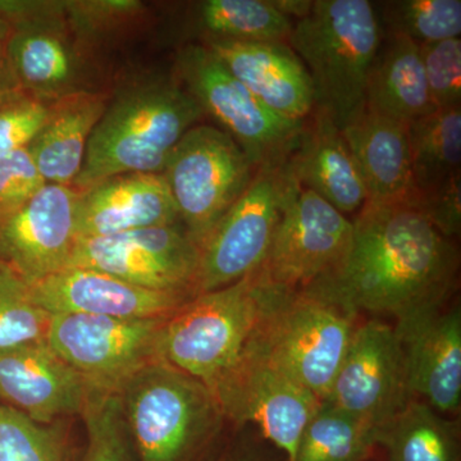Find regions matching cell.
Returning a JSON list of instances; mask_svg holds the SVG:
<instances>
[{
    "label": "cell",
    "mask_w": 461,
    "mask_h": 461,
    "mask_svg": "<svg viewBox=\"0 0 461 461\" xmlns=\"http://www.w3.org/2000/svg\"><path fill=\"white\" fill-rule=\"evenodd\" d=\"M353 227L344 263L305 290L350 313L366 312L393 321L453 299L459 250L420 209L366 203L355 215Z\"/></svg>",
    "instance_id": "cell-1"
},
{
    "label": "cell",
    "mask_w": 461,
    "mask_h": 461,
    "mask_svg": "<svg viewBox=\"0 0 461 461\" xmlns=\"http://www.w3.org/2000/svg\"><path fill=\"white\" fill-rule=\"evenodd\" d=\"M205 117L177 78L154 77L109 100L91 133L74 189L124 173H162L173 148Z\"/></svg>",
    "instance_id": "cell-2"
},
{
    "label": "cell",
    "mask_w": 461,
    "mask_h": 461,
    "mask_svg": "<svg viewBox=\"0 0 461 461\" xmlns=\"http://www.w3.org/2000/svg\"><path fill=\"white\" fill-rule=\"evenodd\" d=\"M133 454L139 461H209L226 444L224 418L199 379L158 359L120 390Z\"/></svg>",
    "instance_id": "cell-3"
},
{
    "label": "cell",
    "mask_w": 461,
    "mask_h": 461,
    "mask_svg": "<svg viewBox=\"0 0 461 461\" xmlns=\"http://www.w3.org/2000/svg\"><path fill=\"white\" fill-rule=\"evenodd\" d=\"M382 35L377 5L368 0H314L311 14L293 25L288 45L311 76L313 112L339 130L366 107Z\"/></svg>",
    "instance_id": "cell-4"
},
{
    "label": "cell",
    "mask_w": 461,
    "mask_h": 461,
    "mask_svg": "<svg viewBox=\"0 0 461 461\" xmlns=\"http://www.w3.org/2000/svg\"><path fill=\"white\" fill-rule=\"evenodd\" d=\"M284 291L267 280L259 267L235 284L194 296L163 321L158 357L211 390Z\"/></svg>",
    "instance_id": "cell-5"
},
{
    "label": "cell",
    "mask_w": 461,
    "mask_h": 461,
    "mask_svg": "<svg viewBox=\"0 0 461 461\" xmlns=\"http://www.w3.org/2000/svg\"><path fill=\"white\" fill-rule=\"evenodd\" d=\"M5 56L21 90L50 104L96 89L99 58L76 35L65 0H0Z\"/></svg>",
    "instance_id": "cell-6"
},
{
    "label": "cell",
    "mask_w": 461,
    "mask_h": 461,
    "mask_svg": "<svg viewBox=\"0 0 461 461\" xmlns=\"http://www.w3.org/2000/svg\"><path fill=\"white\" fill-rule=\"evenodd\" d=\"M357 318L313 291H284L253 341L276 366L324 402Z\"/></svg>",
    "instance_id": "cell-7"
},
{
    "label": "cell",
    "mask_w": 461,
    "mask_h": 461,
    "mask_svg": "<svg viewBox=\"0 0 461 461\" xmlns=\"http://www.w3.org/2000/svg\"><path fill=\"white\" fill-rule=\"evenodd\" d=\"M176 78L205 115L229 133L256 169L280 166L296 148L304 122L287 120L263 105L213 51L189 42L176 57Z\"/></svg>",
    "instance_id": "cell-8"
},
{
    "label": "cell",
    "mask_w": 461,
    "mask_h": 461,
    "mask_svg": "<svg viewBox=\"0 0 461 461\" xmlns=\"http://www.w3.org/2000/svg\"><path fill=\"white\" fill-rule=\"evenodd\" d=\"M256 167L232 138L211 124H196L182 136L162 175L185 230L196 247L238 202Z\"/></svg>",
    "instance_id": "cell-9"
},
{
    "label": "cell",
    "mask_w": 461,
    "mask_h": 461,
    "mask_svg": "<svg viewBox=\"0 0 461 461\" xmlns=\"http://www.w3.org/2000/svg\"><path fill=\"white\" fill-rule=\"evenodd\" d=\"M211 391L233 429L254 427L286 461L295 459L300 437L321 403L276 366L253 339Z\"/></svg>",
    "instance_id": "cell-10"
},
{
    "label": "cell",
    "mask_w": 461,
    "mask_h": 461,
    "mask_svg": "<svg viewBox=\"0 0 461 461\" xmlns=\"http://www.w3.org/2000/svg\"><path fill=\"white\" fill-rule=\"evenodd\" d=\"M291 182L286 163L257 169L248 189L199 248L196 295L235 284L262 266Z\"/></svg>",
    "instance_id": "cell-11"
},
{
    "label": "cell",
    "mask_w": 461,
    "mask_h": 461,
    "mask_svg": "<svg viewBox=\"0 0 461 461\" xmlns=\"http://www.w3.org/2000/svg\"><path fill=\"white\" fill-rule=\"evenodd\" d=\"M353 221L295 180L260 269L282 290L303 291L336 271L353 241Z\"/></svg>",
    "instance_id": "cell-12"
},
{
    "label": "cell",
    "mask_w": 461,
    "mask_h": 461,
    "mask_svg": "<svg viewBox=\"0 0 461 461\" xmlns=\"http://www.w3.org/2000/svg\"><path fill=\"white\" fill-rule=\"evenodd\" d=\"M166 320L51 314L45 342L91 388L120 393L136 373L159 359L158 338Z\"/></svg>",
    "instance_id": "cell-13"
},
{
    "label": "cell",
    "mask_w": 461,
    "mask_h": 461,
    "mask_svg": "<svg viewBox=\"0 0 461 461\" xmlns=\"http://www.w3.org/2000/svg\"><path fill=\"white\" fill-rule=\"evenodd\" d=\"M199 248L182 224L78 238L67 267L109 273L149 290L196 295Z\"/></svg>",
    "instance_id": "cell-14"
},
{
    "label": "cell",
    "mask_w": 461,
    "mask_h": 461,
    "mask_svg": "<svg viewBox=\"0 0 461 461\" xmlns=\"http://www.w3.org/2000/svg\"><path fill=\"white\" fill-rule=\"evenodd\" d=\"M415 399L393 324L359 321L326 403L377 430Z\"/></svg>",
    "instance_id": "cell-15"
},
{
    "label": "cell",
    "mask_w": 461,
    "mask_h": 461,
    "mask_svg": "<svg viewBox=\"0 0 461 461\" xmlns=\"http://www.w3.org/2000/svg\"><path fill=\"white\" fill-rule=\"evenodd\" d=\"M451 300L402 315L393 326L411 395L460 420L461 308Z\"/></svg>",
    "instance_id": "cell-16"
},
{
    "label": "cell",
    "mask_w": 461,
    "mask_h": 461,
    "mask_svg": "<svg viewBox=\"0 0 461 461\" xmlns=\"http://www.w3.org/2000/svg\"><path fill=\"white\" fill-rule=\"evenodd\" d=\"M77 199L72 186H41L0 221V263L29 285L66 268L77 240Z\"/></svg>",
    "instance_id": "cell-17"
},
{
    "label": "cell",
    "mask_w": 461,
    "mask_h": 461,
    "mask_svg": "<svg viewBox=\"0 0 461 461\" xmlns=\"http://www.w3.org/2000/svg\"><path fill=\"white\" fill-rule=\"evenodd\" d=\"M29 286L33 302L50 315L76 313L118 320H166L196 296L149 290L85 267H67Z\"/></svg>",
    "instance_id": "cell-18"
},
{
    "label": "cell",
    "mask_w": 461,
    "mask_h": 461,
    "mask_svg": "<svg viewBox=\"0 0 461 461\" xmlns=\"http://www.w3.org/2000/svg\"><path fill=\"white\" fill-rule=\"evenodd\" d=\"M90 390L45 341L0 350V403L38 423L81 414Z\"/></svg>",
    "instance_id": "cell-19"
},
{
    "label": "cell",
    "mask_w": 461,
    "mask_h": 461,
    "mask_svg": "<svg viewBox=\"0 0 461 461\" xmlns=\"http://www.w3.org/2000/svg\"><path fill=\"white\" fill-rule=\"evenodd\" d=\"M263 105L287 120L304 122L314 111L311 76L285 41L199 42Z\"/></svg>",
    "instance_id": "cell-20"
},
{
    "label": "cell",
    "mask_w": 461,
    "mask_h": 461,
    "mask_svg": "<svg viewBox=\"0 0 461 461\" xmlns=\"http://www.w3.org/2000/svg\"><path fill=\"white\" fill-rule=\"evenodd\" d=\"M172 224L180 215L162 173H124L78 191L77 239Z\"/></svg>",
    "instance_id": "cell-21"
},
{
    "label": "cell",
    "mask_w": 461,
    "mask_h": 461,
    "mask_svg": "<svg viewBox=\"0 0 461 461\" xmlns=\"http://www.w3.org/2000/svg\"><path fill=\"white\" fill-rule=\"evenodd\" d=\"M294 180L314 191L342 214L357 215L368 202L366 184L341 130L312 113L286 160Z\"/></svg>",
    "instance_id": "cell-22"
},
{
    "label": "cell",
    "mask_w": 461,
    "mask_h": 461,
    "mask_svg": "<svg viewBox=\"0 0 461 461\" xmlns=\"http://www.w3.org/2000/svg\"><path fill=\"white\" fill-rule=\"evenodd\" d=\"M346 144L362 173L368 204L414 205L408 124L397 122L364 107L341 130Z\"/></svg>",
    "instance_id": "cell-23"
},
{
    "label": "cell",
    "mask_w": 461,
    "mask_h": 461,
    "mask_svg": "<svg viewBox=\"0 0 461 461\" xmlns=\"http://www.w3.org/2000/svg\"><path fill=\"white\" fill-rule=\"evenodd\" d=\"M111 100L105 91H81L54 100L27 150L47 184L74 186L87 144Z\"/></svg>",
    "instance_id": "cell-24"
},
{
    "label": "cell",
    "mask_w": 461,
    "mask_h": 461,
    "mask_svg": "<svg viewBox=\"0 0 461 461\" xmlns=\"http://www.w3.org/2000/svg\"><path fill=\"white\" fill-rule=\"evenodd\" d=\"M366 107L405 124L435 111L420 45L403 36L384 32L369 69Z\"/></svg>",
    "instance_id": "cell-25"
},
{
    "label": "cell",
    "mask_w": 461,
    "mask_h": 461,
    "mask_svg": "<svg viewBox=\"0 0 461 461\" xmlns=\"http://www.w3.org/2000/svg\"><path fill=\"white\" fill-rule=\"evenodd\" d=\"M384 461H461L460 420L412 399L375 435Z\"/></svg>",
    "instance_id": "cell-26"
},
{
    "label": "cell",
    "mask_w": 461,
    "mask_h": 461,
    "mask_svg": "<svg viewBox=\"0 0 461 461\" xmlns=\"http://www.w3.org/2000/svg\"><path fill=\"white\" fill-rule=\"evenodd\" d=\"M189 20L199 42H288L294 25L268 0H202L191 3Z\"/></svg>",
    "instance_id": "cell-27"
},
{
    "label": "cell",
    "mask_w": 461,
    "mask_h": 461,
    "mask_svg": "<svg viewBox=\"0 0 461 461\" xmlns=\"http://www.w3.org/2000/svg\"><path fill=\"white\" fill-rule=\"evenodd\" d=\"M417 195L461 175V107L435 109L408 124Z\"/></svg>",
    "instance_id": "cell-28"
},
{
    "label": "cell",
    "mask_w": 461,
    "mask_h": 461,
    "mask_svg": "<svg viewBox=\"0 0 461 461\" xmlns=\"http://www.w3.org/2000/svg\"><path fill=\"white\" fill-rule=\"evenodd\" d=\"M377 454L371 427L321 402L300 437L294 461H366Z\"/></svg>",
    "instance_id": "cell-29"
},
{
    "label": "cell",
    "mask_w": 461,
    "mask_h": 461,
    "mask_svg": "<svg viewBox=\"0 0 461 461\" xmlns=\"http://www.w3.org/2000/svg\"><path fill=\"white\" fill-rule=\"evenodd\" d=\"M384 32L415 44L460 38V0H390L377 5Z\"/></svg>",
    "instance_id": "cell-30"
},
{
    "label": "cell",
    "mask_w": 461,
    "mask_h": 461,
    "mask_svg": "<svg viewBox=\"0 0 461 461\" xmlns=\"http://www.w3.org/2000/svg\"><path fill=\"white\" fill-rule=\"evenodd\" d=\"M65 5L76 35L98 58L147 20V5L139 0H65Z\"/></svg>",
    "instance_id": "cell-31"
},
{
    "label": "cell",
    "mask_w": 461,
    "mask_h": 461,
    "mask_svg": "<svg viewBox=\"0 0 461 461\" xmlns=\"http://www.w3.org/2000/svg\"><path fill=\"white\" fill-rule=\"evenodd\" d=\"M81 415L87 433L85 461H133L120 393L91 388Z\"/></svg>",
    "instance_id": "cell-32"
},
{
    "label": "cell",
    "mask_w": 461,
    "mask_h": 461,
    "mask_svg": "<svg viewBox=\"0 0 461 461\" xmlns=\"http://www.w3.org/2000/svg\"><path fill=\"white\" fill-rule=\"evenodd\" d=\"M50 314L33 302L30 286L0 263V350L45 341Z\"/></svg>",
    "instance_id": "cell-33"
},
{
    "label": "cell",
    "mask_w": 461,
    "mask_h": 461,
    "mask_svg": "<svg viewBox=\"0 0 461 461\" xmlns=\"http://www.w3.org/2000/svg\"><path fill=\"white\" fill-rule=\"evenodd\" d=\"M0 461H67L65 439L53 424L0 403Z\"/></svg>",
    "instance_id": "cell-34"
},
{
    "label": "cell",
    "mask_w": 461,
    "mask_h": 461,
    "mask_svg": "<svg viewBox=\"0 0 461 461\" xmlns=\"http://www.w3.org/2000/svg\"><path fill=\"white\" fill-rule=\"evenodd\" d=\"M420 50L435 108L461 107V39L420 45Z\"/></svg>",
    "instance_id": "cell-35"
},
{
    "label": "cell",
    "mask_w": 461,
    "mask_h": 461,
    "mask_svg": "<svg viewBox=\"0 0 461 461\" xmlns=\"http://www.w3.org/2000/svg\"><path fill=\"white\" fill-rule=\"evenodd\" d=\"M48 105L21 89L0 95V160L29 147L47 118Z\"/></svg>",
    "instance_id": "cell-36"
},
{
    "label": "cell",
    "mask_w": 461,
    "mask_h": 461,
    "mask_svg": "<svg viewBox=\"0 0 461 461\" xmlns=\"http://www.w3.org/2000/svg\"><path fill=\"white\" fill-rule=\"evenodd\" d=\"M45 184L27 148L0 160V221L26 204Z\"/></svg>",
    "instance_id": "cell-37"
},
{
    "label": "cell",
    "mask_w": 461,
    "mask_h": 461,
    "mask_svg": "<svg viewBox=\"0 0 461 461\" xmlns=\"http://www.w3.org/2000/svg\"><path fill=\"white\" fill-rule=\"evenodd\" d=\"M415 208L426 215L445 238H459L461 230V175L455 176L435 189L420 194Z\"/></svg>",
    "instance_id": "cell-38"
},
{
    "label": "cell",
    "mask_w": 461,
    "mask_h": 461,
    "mask_svg": "<svg viewBox=\"0 0 461 461\" xmlns=\"http://www.w3.org/2000/svg\"><path fill=\"white\" fill-rule=\"evenodd\" d=\"M209 461H286L254 427L233 430L226 444Z\"/></svg>",
    "instance_id": "cell-39"
},
{
    "label": "cell",
    "mask_w": 461,
    "mask_h": 461,
    "mask_svg": "<svg viewBox=\"0 0 461 461\" xmlns=\"http://www.w3.org/2000/svg\"><path fill=\"white\" fill-rule=\"evenodd\" d=\"M268 2L291 23L293 18L299 21L308 16L314 5V0H268Z\"/></svg>",
    "instance_id": "cell-40"
},
{
    "label": "cell",
    "mask_w": 461,
    "mask_h": 461,
    "mask_svg": "<svg viewBox=\"0 0 461 461\" xmlns=\"http://www.w3.org/2000/svg\"><path fill=\"white\" fill-rule=\"evenodd\" d=\"M5 47L0 48V95L11 90L20 89L5 56Z\"/></svg>",
    "instance_id": "cell-41"
},
{
    "label": "cell",
    "mask_w": 461,
    "mask_h": 461,
    "mask_svg": "<svg viewBox=\"0 0 461 461\" xmlns=\"http://www.w3.org/2000/svg\"><path fill=\"white\" fill-rule=\"evenodd\" d=\"M9 33V23L0 20V48L5 47Z\"/></svg>",
    "instance_id": "cell-42"
},
{
    "label": "cell",
    "mask_w": 461,
    "mask_h": 461,
    "mask_svg": "<svg viewBox=\"0 0 461 461\" xmlns=\"http://www.w3.org/2000/svg\"><path fill=\"white\" fill-rule=\"evenodd\" d=\"M366 461H384V460H382L381 455H379V453H378L377 455H375V456L371 457V459H368Z\"/></svg>",
    "instance_id": "cell-43"
}]
</instances>
